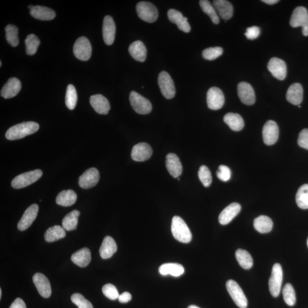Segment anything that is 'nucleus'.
<instances>
[{"label": "nucleus", "instance_id": "9", "mask_svg": "<svg viewBox=\"0 0 308 308\" xmlns=\"http://www.w3.org/2000/svg\"><path fill=\"white\" fill-rule=\"evenodd\" d=\"M73 53L78 60L83 61L89 60L92 53V48L89 40L85 37L77 39L74 45Z\"/></svg>", "mask_w": 308, "mask_h": 308}, {"label": "nucleus", "instance_id": "6", "mask_svg": "<svg viewBox=\"0 0 308 308\" xmlns=\"http://www.w3.org/2000/svg\"><path fill=\"white\" fill-rule=\"evenodd\" d=\"M131 105L136 113L139 114H148L152 111V104L146 98L133 91L130 94Z\"/></svg>", "mask_w": 308, "mask_h": 308}, {"label": "nucleus", "instance_id": "57", "mask_svg": "<svg viewBox=\"0 0 308 308\" xmlns=\"http://www.w3.org/2000/svg\"><path fill=\"white\" fill-rule=\"evenodd\" d=\"M34 6H33V5H29V6H28V8H29V9H30V10H31V9H32L33 8H34Z\"/></svg>", "mask_w": 308, "mask_h": 308}, {"label": "nucleus", "instance_id": "27", "mask_svg": "<svg viewBox=\"0 0 308 308\" xmlns=\"http://www.w3.org/2000/svg\"><path fill=\"white\" fill-rule=\"evenodd\" d=\"M30 14L33 17L42 21L51 20L55 17L53 10L42 6H34L30 10Z\"/></svg>", "mask_w": 308, "mask_h": 308}, {"label": "nucleus", "instance_id": "22", "mask_svg": "<svg viewBox=\"0 0 308 308\" xmlns=\"http://www.w3.org/2000/svg\"><path fill=\"white\" fill-rule=\"evenodd\" d=\"M166 165L170 174L173 178H179L182 173V165L179 157L175 154L170 153L166 156Z\"/></svg>", "mask_w": 308, "mask_h": 308}, {"label": "nucleus", "instance_id": "20", "mask_svg": "<svg viewBox=\"0 0 308 308\" xmlns=\"http://www.w3.org/2000/svg\"><path fill=\"white\" fill-rule=\"evenodd\" d=\"M21 89V83L17 78H11L8 81L1 90V96L5 99L16 97Z\"/></svg>", "mask_w": 308, "mask_h": 308}, {"label": "nucleus", "instance_id": "34", "mask_svg": "<svg viewBox=\"0 0 308 308\" xmlns=\"http://www.w3.org/2000/svg\"><path fill=\"white\" fill-rule=\"evenodd\" d=\"M66 237L65 229L60 225H54L47 229L44 237L46 241L51 242L60 240Z\"/></svg>", "mask_w": 308, "mask_h": 308}, {"label": "nucleus", "instance_id": "33", "mask_svg": "<svg viewBox=\"0 0 308 308\" xmlns=\"http://www.w3.org/2000/svg\"><path fill=\"white\" fill-rule=\"evenodd\" d=\"M273 222L267 216L261 215L254 220V228L261 234L268 233L273 228Z\"/></svg>", "mask_w": 308, "mask_h": 308}, {"label": "nucleus", "instance_id": "52", "mask_svg": "<svg viewBox=\"0 0 308 308\" xmlns=\"http://www.w3.org/2000/svg\"><path fill=\"white\" fill-rule=\"evenodd\" d=\"M9 308H27L26 304L20 298H17L11 304Z\"/></svg>", "mask_w": 308, "mask_h": 308}, {"label": "nucleus", "instance_id": "4", "mask_svg": "<svg viewBox=\"0 0 308 308\" xmlns=\"http://www.w3.org/2000/svg\"><path fill=\"white\" fill-rule=\"evenodd\" d=\"M42 171L40 170H35L29 171L16 177L11 183L12 186L15 189L26 188L33 184L41 178Z\"/></svg>", "mask_w": 308, "mask_h": 308}, {"label": "nucleus", "instance_id": "30", "mask_svg": "<svg viewBox=\"0 0 308 308\" xmlns=\"http://www.w3.org/2000/svg\"><path fill=\"white\" fill-rule=\"evenodd\" d=\"M224 122L232 130L239 132L243 129L244 122L240 115L237 113H229L224 117Z\"/></svg>", "mask_w": 308, "mask_h": 308}, {"label": "nucleus", "instance_id": "47", "mask_svg": "<svg viewBox=\"0 0 308 308\" xmlns=\"http://www.w3.org/2000/svg\"><path fill=\"white\" fill-rule=\"evenodd\" d=\"M216 175L221 181L227 182L231 178V170L227 166L221 165L219 167V170L216 172Z\"/></svg>", "mask_w": 308, "mask_h": 308}, {"label": "nucleus", "instance_id": "59", "mask_svg": "<svg viewBox=\"0 0 308 308\" xmlns=\"http://www.w3.org/2000/svg\"><path fill=\"white\" fill-rule=\"evenodd\" d=\"M1 66H2V62L0 61V67H1Z\"/></svg>", "mask_w": 308, "mask_h": 308}, {"label": "nucleus", "instance_id": "43", "mask_svg": "<svg viewBox=\"0 0 308 308\" xmlns=\"http://www.w3.org/2000/svg\"><path fill=\"white\" fill-rule=\"evenodd\" d=\"M200 181L205 188L210 186L212 183V175L210 171L207 166H202L198 172Z\"/></svg>", "mask_w": 308, "mask_h": 308}, {"label": "nucleus", "instance_id": "23", "mask_svg": "<svg viewBox=\"0 0 308 308\" xmlns=\"http://www.w3.org/2000/svg\"><path fill=\"white\" fill-rule=\"evenodd\" d=\"M90 102L91 106L97 113L105 115L109 113L110 109L109 102L103 95L96 94L91 96Z\"/></svg>", "mask_w": 308, "mask_h": 308}, {"label": "nucleus", "instance_id": "2", "mask_svg": "<svg viewBox=\"0 0 308 308\" xmlns=\"http://www.w3.org/2000/svg\"><path fill=\"white\" fill-rule=\"evenodd\" d=\"M171 232L173 237L183 243H189L192 240V234L188 225L183 219L175 216L172 218Z\"/></svg>", "mask_w": 308, "mask_h": 308}, {"label": "nucleus", "instance_id": "7", "mask_svg": "<svg viewBox=\"0 0 308 308\" xmlns=\"http://www.w3.org/2000/svg\"><path fill=\"white\" fill-rule=\"evenodd\" d=\"M226 288L232 299L238 307L247 308L248 301L241 287L234 280H229L226 283Z\"/></svg>", "mask_w": 308, "mask_h": 308}, {"label": "nucleus", "instance_id": "56", "mask_svg": "<svg viewBox=\"0 0 308 308\" xmlns=\"http://www.w3.org/2000/svg\"><path fill=\"white\" fill-rule=\"evenodd\" d=\"M188 308H200L199 307H198L197 306H190L188 307Z\"/></svg>", "mask_w": 308, "mask_h": 308}, {"label": "nucleus", "instance_id": "42", "mask_svg": "<svg viewBox=\"0 0 308 308\" xmlns=\"http://www.w3.org/2000/svg\"><path fill=\"white\" fill-rule=\"evenodd\" d=\"M283 294L285 302L289 306H293L296 301V293L292 286L287 283L283 290Z\"/></svg>", "mask_w": 308, "mask_h": 308}, {"label": "nucleus", "instance_id": "15", "mask_svg": "<svg viewBox=\"0 0 308 308\" xmlns=\"http://www.w3.org/2000/svg\"><path fill=\"white\" fill-rule=\"evenodd\" d=\"M38 210V205L36 204L31 205L27 209L22 216L21 220L18 222L17 227L19 231H25L31 227L37 218Z\"/></svg>", "mask_w": 308, "mask_h": 308}, {"label": "nucleus", "instance_id": "60", "mask_svg": "<svg viewBox=\"0 0 308 308\" xmlns=\"http://www.w3.org/2000/svg\"><path fill=\"white\" fill-rule=\"evenodd\" d=\"M307 245H308V240H307Z\"/></svg>", "mask_w": 308, "mask_h": 308}, {"label": "nucleus", "instance_id": "41", "mask_svg": "<svg viewBox=\"0 0 308 308\" xmlns=\"http://www.w3.org/2000/svg\"><path fill=\"white\" fill-rule=\"evenodd\" d=\"M77 103V94L76 89L73 85H68L67 87L65 103L68 109L73 110Z\"/></svg>", "mask_w": 308, "mask_h": 308}, {"label": "nucleus", "instance_id": "14", "mask_svg": "<svg viewBox=\"0 0 308 308\" xmlns=\"http://www.w3.org/2000/svg\"><path fill=\"white\" fill-rule=\"evenodd\" d=\"M238 93L239 98L244 104L250 106L255 103V93L250 84L245 82L239 83L238 85Z\"/></svg>", "mask_w": 308, "mask_h": 308}, {"label": "nucleus", "instance_id": "18", "mask_svg": "<svg viewBox=\"0 0 308 308\" xmlns=\"http://www.w3.org/2000/svg\"><path fill=\"white\" fill-rule=\"evenodd\" d=\"M290 25L291 27L297 28L308 26V12L304 6H298L291 16Z\"/></svg>", "mask_w": 308, "mask_h": 308}, {"label": "nucleus", "instance_id": "13", "mask_svg": "<svg viewBox=\"0 0 308 308\" xmlns=\"http://www.w3.org/2000/svg\"><path fill=\"white\" fill-rule=\"evenodd\" d=\"M100 172L96 168H91L86 170L80 176L78 184L81 188L88 189L96 186L99 182Z\"/></svg>", "mask_w": 308, "mask_h": 308}, {"label": "nucleus", "instance_id": "58", "mask_svg": "<svg viewBox=\"0 0 308 308\" xmlns=\"http://www.w3.org/2000/svg\"><path fill=\"white\" fill-rule=\"evenodd\" d=\"M2 296V290H0V298H1Z\"/></svg>", "mask_w": 308, "mask_h": 308}, {"label": "nucleus", "instance_id": "11", "mask_svg": "<svg viewBox=\"0 0 308 308\" xmlns=\"http://www.w3.org/2000/svg\"><path fill=\"white\" fill-rule=\"evenodd\" d=\"M268 69L278 80H284L287 77V67L286 62L281 59L273 57L268 64Z\"/></svg>", "mask_w": 308, "mask_h": 308}, {"label": "nucleus", "instance_id": "31", "mask_svg": "<svg viewBox=\"0 0 308 308\" xmlns=\"http://www.w3.org/2000/svg\"><path fill=\"white\" fill-rule=\"evenodd\" d=\"M159 272L163 276L170 274L172 276L179 277L184 274L185 268L183 265L178 263H166L159 267Z\"/></svg>", "mask_w": 308, "mask_h": 308}, {"label": "nucleus", "instance_id": "17", "mask_svg": "<svg viewBox=\"0 0 308 308\" xmlns=\"http://www.w3.org/2000/svg\"><path fill=\"white\" fill-rule=\"evenodd\" d=\"M33 281L37 288L38 293L44 298H49L51 296V288L50 282L44 274L41 273L34 274L33 277Z\"/></svg>", "mask_w": 308, "mask_h": 308}, {"label": "nucleus", "instance_id": "50", "mask_svg": "<svg viewBox=\"0 0 308 308\" xmlns=\"http://www.w3.org/2000/svg\"><path fill=\"white\" fill-rule=\"evenodd\" d=\"M260 34V29L256 26L254 27L248 28L247 29L246 32H245V35L248 40H255L257 38Z\"/></svg>", "mask_w": 308, "mask_h": 308}, {"label": "nucleus", "instance_id": "51", "mask_svg": "<svg viewBox=\"0 0 308 308\" xmlns=\"http://www.w3.org/2000/svg\"><path fill=\"white\" fill-rule=\"evenodd\" d=\"M177 26H178V28L179 30H181L183 32L189 33L191 31V27H190V25L188 22V18L187 17H184L181 22L177 24Z\"/></svg>", "mask_w": 308, "mask_h": 308}, {"label": "nucleus", "instance_id": "16", "mask_svg": "<svg viewBox=\"0 0 308 308\" xmlns=\"http://www.w3.org/2000/svg\"><path fill=\"white\" fill-rule=\"evenodd\" d=\"M152 154L153 150L149 144L140 143L133 147L132 158L137 162H144L149 159Z\"/></svg>", "mask_w": 308, "mask_h": 308}, {"label": "nucleus", "instance_id": "24", "mask_svg": "<svg viewBox=\"0 0 308 308\" xmlns=\"http://www.w3.org/2000/svg\"><path fill=\"white\" fill-rule=\"evenodd\" d=\"M287 100L294 105H300L303 99V88L299 83L291 85L288 88L287 94Z\"/></svg>", "mask_w": 308, "mask_h": 308}, {"label": "nucleus", "instance_id": "1", "mask_svg": "<svg viewBox=\"0 0 308 308\" xmlns=\"http://www.w3.org/2000/svg\"><path fill=\"white\" fill-rule=\"evenodd\" d=\"M40 126L34 122H27L16 124L9 128L5 134L6 138L10 140L22 139L37 132Z\"/></svg>", "mask_w": 308, "mask_h": 308}, {"label": "nucleus", "instance_id": "35", "mask_svg": "<svg viewBox=\"0 0 308 308\" xmlns=\"http://www.w3.org/2000/svg\"><path fill=\"white\" fill-rule=\"evenodd\" d=\"M80 215V212L77 210H73L68 213L62 220V227L68 231L74 230L77 228Z\"/></svg>", "mask_w": 308, "mask_h": 308}, {"label": "nucleus", "instance_id": "44", "mask_svg": "<svg viewBox=\"0 0 308 308\" xmlns=\"http://www.w3.org/2000/svg\"><path fill=\"white\" fill-rule=\"evenodd\" d=\"M223 50L221 47L209 48L203 51L202 55L205 60L212 61L221 56Z\"/></svg>", "mask_w": 308, "mask_h": 308}, {"label": "nucleus", "instance_id": "54", "mask_svg": "<svg viewBox=\"0 0 308 308\" xmlns=\"http://www.w3.org/2000/svg\"><path fill=\"white\" fill-rule=\"evenodd\" d=\"M262 1L269 5H274L279 2L278 0H263Z\"/></svg>", "mask_w": 308, "mask_h": 308}, {"label": "nucleus", "instance_id": "39", "mask_svg": "<svg viewBox=\"0 0 308 308\" xmlns=\"http://www.w3.org/2000/svg\"><path fill=\"white\" fill-rule=\"evenodd\" d=\"M6 39L13 47H16L19 44L18 29L14 25H8L5 28Z\"/></svg>", "mask_w": 308, "mask_h": 308}, {"label": "nucleus", "instance_id": "5", "mask_svg": "<svg viewBox=\"0 0 308 308\" xmlns=\"http://www.w3.org/2000/svg\"><path fill=\"white\" fill-rule=\"evenodd\" d=\"M283 280V269L280 264L276 263L273 266L271 276L269 280V288L273 297H277L279 296Z\"/></svg>", "mask_w": 308, "mask_h": 308}, {"label": "nucleus", "instance_id": "48", "mask_svg": "<svg viewBox=\"0 0 308 308\" xmlns=\"http://www.w3.org/2000/svg\"><path fill=\"white\" fill-rule=\"evenodd\" d=\"M168 16L169 20L176 25L181 22L185 17L181 12L173 9L169 10L168 13Z\"/></svg>", "mask_w": 308, "mask_h": 308}, {"label": "nucleus", "instance_id": "37", "mask_svg": "<svg viewBox=\"0 0 308 308\" xmlns=\"http://www.w3.org/2000/svg\"><path fill=\"white\" fill-rule=\"evenodd\" d=\"M298 207L301 209H308V185L301 186L296 196Z\"/></svg>", "mask_w": 308, "mask_h": 308}, {"label": "nucleus", "instance_id": "46", "mask_svg": "<svg viewBox=\"0 0 308 308\" xmlns=\"http://www.w3.org/2000/svg\"><path fill=\"white\" fill-rule=\"evenodd\" d=\"M103 292L104 296L111 300L119 299L120 296L116 287L111 284L104 285L103 288Z\"/></svg>", "mask_w": 308, "mask_h": 308}, {"label": "nucleus", "instance_id": "8", "mask_svg": "<svg viewBox=\"0 0 308 308\" xmlns=\"http://www.w3.org/2000/svg\"><path fill=\"white\" fill-rule=\"evenodd\" d=\"M158 82L160 91L166 99H172L175 97L176 90L174 83L168 72H160Z\"/></svg>", "mask_w": 308, "mask_h": 308}, {"label": "nucleus", "instance_id": "28", "mask_svg": "<svg viewBox=\"0 0 308 308\" xmlns=\"http://www.w3.org/2000/svg\"><path fill=\"white\" fill-rule=\"evenodd\" d=\"M129 53L137 61L145 62L147 57V49L145 44L141 41H136L130 45Z\"/></svg>", "mask_w": 308, "mask_h": 308}, {"label": "nucleus", "instance_id": "32", "mask_svg": "<svg viewBox=\"0 0 308 308\" xmlns=\"http://www.w3.org/2000/svg\"><path fill=\"white\" fill-rule=\"evenodd\" d=\"M77 199L76 193L73 190H64L59 193L56 198V203L57 205L64 207H69L76 202Z\"/></svg>", "mask_w": 308, "mask_h": 308}, {"label": "nucleus", "instance_id": "3", "mask_svg": "<svg viewBox=\"0 0 308 308\" xmlns=\"http://www.w3.org/2000/svg\"><path fill=\"white\" fill-rule=\"evenodd\" d=\"M137 16L143 21L153 23L158 18V11L156 6L150 2L141 1L137 5Z\"/></svg>", "mask_w": 308, "mask_h": 308}, {"label": "nucleus", "instance_id": "21", "mask_svg": "<svg viewBox=\"0 0 308 308\" xmlns=\"http://www.w3.org/2000/svg\"><path fill=\"white\" fill-rule=\"evenodd\" d=\"M241 210V205L238 203H232L222 211L219 216V222L222 225H227L237 216Z\"/></svg>", "mask_w": 308, "mask_h": 308}, {"label": "nucleus", "instance_id": "29", "mask_svg": "<svg viewBox=\"0 0 308 308\" xmlns=\"http://www.w3.org/2000/svg\"><path fill=\"white\" fill-rule=\"evenodd\" d=\"M91 252L89 249L83 248L72 255L71 260L75 264L84 268L89 264L91 261Z\"/></svg>", "mask_w": 308, "mask_h": 308}, {"label": "nucleus", "instance_id": "49", "mask_svg": "<svg viewBox=\"0 0 308 308\" xmlns=\"http://www.w3.org/2000/svg\"><path fill=\"white\" fill-rule=\"evenodd\" d=\"M298 145L302 148L308 150V129H304L299 134Z\"/></svg>", "mask_w": 308, "mask_h": 308}, {"label": "nucleus", "instance_id": "10", "mask_svg": "<svg viewBox=\"0 0 308 308\" xmlns=\"http://www.w3.org/2000/svg\"><path fill=\"white\" fill-rule=\"evenodd\" d=\"M224 102V96L220 88L216 87L209 88L207 94V103L209 109L213 110L221 109L223 106Z\"/></svg>", "mask_w": 308, "mask_h": 308}, {"label": "nucleus", "instance_id": "12", "mask_svg": "<svg viewBox=\"0 0 308 308\" xmlns=\"http://www.w3.org/2000/svg\"><path fill=\"white\" fill-rule=\"evenodd\" d=\"M279 129L277 124L274 120H268L264 125L263 137L265 145L271 146L274 145L278 138Z\"/></svg>", "mask_w": 308, "mask_h": 308}, {"label": "nucleus", "instance_id": "40", "mask_svg": "<svg viewBox=\"0 0 308 308\" xmlns=\"http://www.w3.org/2000/svg\"><path fill=\"white\" fill-rule=\"evenodd\" d=\"M25 43L27 54L32 55L35 54L37 52L38 48L40 45V41L37 36L31 34L27 36Z\"/></svg>", "mask_w": 308, "mask_h": 308}, {"label": "nucleus", "instance_id": "45", "mask_svg": "<svg viewBox=\"0 0 308 308\" xmlns=\"http://www.w3.org/2000/svg\"><path fill=\"white\" fill-rule=\"evenodd\" d=\"M71 300L78 308H94L92 304L80 293H74L72 295Z\"/></svg>", "mask_w": 308, "mask_h": 308}, {"label": "nucleus", "instance_id": "53", "mask_svg": "<svg viewBox=\"0 0 308 308\" xmlns=\"http://www.w3.org/2000/svg\"><path fill=\"white\" fill-rule=\"evenodd\" d=\"M132 299V294L127 292V291H125V292L121 294L119 297V300L121 303H127L129 302Z\"/></svg>", "mask_w": 308, "mask_h": 308}, {"label": "nucleus", "instance_id": "26", "mask_svg": "<svg viewBox=\"0 0 308 308\" xmlns=\"http://www.w3.org/2000/svg\"><path fill=\"white\" fill-rule=\"evenodd\" d=\"M117 251V245L114 239L109 236L104 238L100 249L101 257L107 259L112 257Z\"/></svg>", "mask_w": 308, "mask_h": 308}, {"label": "nucleus", "instance_id": "55", "mask_svg": "<svg viewBox=\"0 0 308 308\" xmlns=\"http://www.w3.org/2000/svg\"><path fill=\"white\" fill-rule=\"evenodd\" d=\"M302 33L304 36H308V26L303 28Z\"/></svg>", "mask_w": 308, "mask_h": 308}, {"label": "nucleus", "instance_id": "36", "mask_svg": "<svg viewBox=\"0 0 308 308\" xmlns=\"http://www.w3.org/2000/svg\"><path fill=\"white\" fill-rule=\"evenodd\" d=\"M235 256L239 264L245 270H249L253 266V259L247 251L239 249L236 251Z\"/></svg>", "mask_w": 308, "mask_h": 308}, {"label": "nucleus", "instance_id": "25", "mask_svg": "<svg viewBox=\"0 0 308 308\" xmlns=\"http://www.w3.org/2000/svg\"><path fill=\"white\" fill-rule=\"evenodd\" d=\"M214 8L222 19L227 21L233 16L234 8L231 2L226 0H215L213 1Z\"/></svg>", "mask_w": 308, "mask_h": 308}, {"label": "nucleus", "instance_id": "38", "mask_svg": "<svg viewBox=\"0 0 308 308\" xmlns=\"http://www.w3.org/2000/svg\"><path fill=\"white\" fill-rule=\"evenodd\" d=\"M199 4L201 5L202 11L211 18L212 22L214 24H218L220 21L219 16L214 6L211 5L210 2L207 0H201L199 1Z\"/></svg>", "mask_w": 308, "mask_h": 308}, {"label": "nucleus", "instance_id": "19", "mask_svg": "<svg viewBox=\"0 0 308 308\" xmlns=\"http://www.w3.org/2000/svg\"><path fill=\"white\" fill-rule=\"evenodd\" d=\"M103 33L105 44L107 45H112L116 37V27L113 18L110 16H106L104 18Z\"/></svg>", "mask_w": 308, "mask_h": 308}]
</instances>
